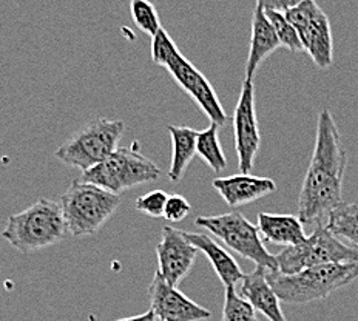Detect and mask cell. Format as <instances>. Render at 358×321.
Masks as SVG:
<instances>
[{
    "instance_id": "cell-25",
    "label": "cell",
    "mask_w": 358,
    "mask_h": 321,
    "mask_svg": "<svg viewBox=\"0 0 358 321\" xmlns=\"http://www.w3.org/2000/svg\"><path fill=\"white\" fill-rule=\"evenodd\" d=\"M170 195H167L164 190H153L148 192L145 195L139 197L136 204V211L144 213L147 216H152V218H164V211H166V204Z\"/></svg>"
},
{
    "instance_id": "cell-4",
    "label": "cell",
    "mask_w": 358,
    "mask_h": 321,
    "mask_svg": "<svg viewBox=\"0 0 358 321\" xmlns=\"http://www.w3.org/2000/svg\"><path fill=\"white\" fill-rule=\"evenodd\" d=\"M66 234L62 208L55 201L41 198L20 213L11 215L2 236L22 253L47 249Z\"/></svg>"
},
{
    "instance_id": "cell-13",
    "label": "cell",
    "mask_w": 358,
    "mask_h": 321,
    "mask_svg": "<svg viewBox=\"0 0 358 321\" xmlns=\"http://www.w3.org/2000/svg\"><path fill=\"white\" fill-rule=\"evenodd\" d=\"M152 311L159 321H204L212 317L210 311L192 301L178 287L169 285L158 273L148 287Z\"/></svg>"
},
{
    "instance_id": "cell-20",
    "label": "cell",
    "mask_w": 358,
    "mask_h": 321,
    "mask_svg": "<svg viewBox=\"0 0 358 321\" xmlns=\"http://www.w3.org/2000/svg\"><path fill=\"white\" fill-rule=\"evenodd\" d=\"M326 227L335 236L345 238L358 249V204L341 203L327 216Z\"/></svg>"
},
{
    "instance_id": "cell-27",
    "label": "cell",
    "mask_w": 358,
    "mask_h": 321,
    "mask_svg": "<svg viewBox=\"0 0 358 321\" xmlns=\"http://www.w3.org/2000/svg\"><path fill=\"white\" fill-rule=\"evenodd\" d=\"M304 0H257V6L264 11H273L286 14L287 11L294 10L295 6L303 3Z\"/></svg>"
},
{
    "instance_id": "cell-19",
    "label": "cell",
    "mask_w": 358,
    "mask_h": 321,
    "mask_svg": "<svg viewBox=\"0 0 358 321\" xmlns=\"http://www.w3.org/2000/svg\"><path fill=\"white\" fill-rule=\"evenodd\" d=\"M167 130L171 138V161L169 179L173 183L181 181L193 156L196 155V130L184 125H169Z\"/></svg>"
},
{
    "instance_id": "cell-18",
    "label": "cell",
    "mask_w": 358,
    "mask_h": 321,
    "mask_svg": "<svg viewBox=\"0 0 358 321\" xmlns=\"http://www.w3.org/2000/svg\"><path fill=\"white\" fill-rule=\"evenodd\" d=\"M257 227L263 240L281 248H292L308 240L303 221L294 215L259 213Z\"/></svg>"
},
{
    "instance_id": "cell-12",
    "label": "cell",
    "mask_w": 358,
    "mask_h": 321,
    "mask_svg": "<svg viewBox=\"0 0 358 321\" xmlns=\"http://www.w3.org/2000/svg\"><path fill=\"white\" fill-rule=\"evenodd\" d=\"M199 250L184 235V230L164 226L161 241L156 245L158 255V273L169 285L178 287L195 263Z\"/></svg>"
},
{
    "instance_id": "cell-22",
    "label": "cell",
    "mask_w": 358,
    "mask_h": 321,
    "mask_svg": "<svg viewBox=\"0 0 358 321\" xmlns=\"http://www.w3.org/2000/svg\"><path fill=\"white\" fill-rule=\"evenodd\" d=\"M130 14L133 24L148 36H156V33L162 28L158 11L150 0H131Z\"/></svg>"
},
{
    "instance_id": "cell-21",
    "label": "cell",
    "mask_w": 358,
    "mask_h": 321,
    "mask_svg": "<svg viewBox=\"0 0 358 321\" xmlns=\"http://www.w3.org/2000/svg\"><path fill=\"white\" fill-rule=\"evenodd\" d=\"M220 125L210 124L206 130L198 133L196 139V155L203 159L215 173H220L227 167V159L224 155L220 138H218Z\"/></svg>"
},
{
    "instance_id": "cell-14",
    "label": "cell",
    "mask_w": 358,
    "mask_h": 321,
    "mask_svg": "<svg viewBox=\"0 0 358 321\" xmlns=\"http://www.w3.org/2000/svg\"><path fill=\"white\" fill-rule=\"evenodd\" d=\"M213 189L230 207H240L253 203L277 190V184L271 178L252 175H234L229 178L213 179Z\"/></svg>"
},
{
    "instance_id": "cell-9",
    "label": "cell",
    "mask_w": 358,
    "mask_h": 321,
    "mask_svg": "<svg viewBox=\"0 0 358 321\" xmlns=\"http://www.w3.org/2000/svg\"><path fill=\"white\" fill-rule=\"evenodd\" d=\"M195 224L198 227L208 230L238 255L250 259L257 267L278 271L277 259L264 248L258 227L253 226L243 213L230 212L216 216H198Z\"/></svg>"
},
{
    "instance_id": "cell-17",
    "label": "cell",
    "mask_w": 358,
    "mask_h": 321,
    "mask_svg": "<svg viewBox=\"0 0 358 321\" xmlns=\"http://www.w3.org/2000/svg\"><path fill=\"white\" fill-rule=\"evenodd\" d=\"M184 235L198 250L204 253L208 261H210L213 271L218 275V278L224 285V287H236L238 283H241V280L244 278V273L240 264L236 263V259L230 255L221 244H218L213 238H210V235L190 232H184Z\"/></svg>"
},
{
    "instance_id": "cell-5",
    "label": "cell",
    "mask_w": 358,
    "mask_h": 321,
    "mask_svg": "<svg viewBox=\"0 0 358 321\" xmlns=\"http://www.w3.org/2000/svg\"><path fill=\"white\" fill-rule=\"evenodd\" d=\"M59 206L62 208L66 234L84 238L99 232L121 206V197L78 179L59 199Z\"/></svg>"
},
{
    "instance_id": "cell-1",
    "label": "cell",
    "mask_w": 358,
    "mask_h": 321,
    "mask_svg": "<svg viewBox=\"0 0 358 321\" xmlns=\"http://www.w3.org/2000/svg\"><path fill=\"white\" fill-rule=\"evenodd\" d=\"M346 159L341 134L326 108L318 115L315 147L298 197V218L303 222H322L343 203Z\"/></svg>"
},
{
    "instance_id": "cell-7",
    "label": "cell",
    "mask_w": 358,
    "mask_h": 321,
    "mask_svg": "<svg viewBox=\"0 0 358 321\" xmlns=\"http://www.w3.org/2000/svg\"><path fill=\"white\" fill-rule=\"evenodd\" d=\"M275 259H277L278 272L292 275L315 266L357 263L358 249L340 241L326 227V224L317 222V227L308 236V240L292 248H285L275 255Z\"/></svg>"
},
{
    "instance_id": "cell-24",
    "label": "cell",
    "mask_w": 358,
    "mask_h": 321,
    "mask_svg": "<svg viewBox=\"0 0 358 321\" xmlns=\"http://www.w3.org/2000/svg\"><path fill=\"white\" fill-rule=\"evenodd\" d=\"M264 13L267 19L271 20L272 27L275 28V33L278 36L281 47H286L287 50L294 51V53H301V51H304L300 34H298L295 27L290 24L285 14L273 13V11H264Z\"/></svg>"
},
{
    "instance_id": "cell-8",
    "label": "cell",
    "mask_w": 358,
    "mask_h": 321,
    "mask_svg": "<svg viewBox=\"0 0 358 321\" xmlns=\"http://www.w3.org/2000/svg\"><path fill=\"white\" fill-rule=\"evenodd\" d=\"M161 169L134 147H119L99 166L82 173V181L92 183L116 195L136 187L139 184L155 183Z\"/></svg>"
},
{
    "instance_id": "cell-26",
    "label": "cell",
    "mask_w": 358,
    "mask_h": 321,
    "mask_svg": "<svg viewBox=\"0 0 358 321\" xmlns=\"http://www.w3.org/2000/svg\"><path fill=\"white\" fill-rule=\"evenodd\" d=\"M192 211L190 203L181 195H170L164 211V218L169 222H179L182 221Z\"/></svg>"
},
{
    "instance_id": "cell-6",
    "label": "cell",
    "mask_w": 358,
    "mask_h": 321,
    "mask_svg": "<svg viewBox=\"0 0 358 321\" xmlns=\"http://www.w3.org/2000/svg\"><path fill=\"white\" fill-rule=\"evenodd\" d=\"M124 131L125 124L122 121L93 119L59 147L55 156L65 166L85 173L117 150Z\"/></svg>"
},
{
    "instance_id": "cell-23",
    "label": "cell",
    "mask_w": 358,
    "mask_h": 321,
    "mask_svg": "<svg viewBox=\"0 0 358 321\" xmlns=\"http://www.w3.org/2000/svg\"><path fill=\"white\" fill-rule=\"evenodd\" d=\"M222 321H258L257 311L252 308L249 301L236 294L235 287L226 289Z\"/></svg>"
},
{
    "instance_id": "cell-16",
    "label": "cell",
    "mask_w": 358,
    "mask_h": 321,
    "mask_svg": "<svg viewBox=\"0 0 358 321\" xmlns=\"http://www.w3.org/2000/svg\"><path fill=\"white\" fill-rule=\"evenodd\" d=\"M280 47L281 42L271 20L267 19L264 10L257 6L252 17V39L248 62H245V79L253 80L259 65Z\"/></svg>"
},
{
    "instance_id": "cell-11",
    "label": "cell",
    "mask_w": 358,
    "mask_h": 321,
    "mask_svg": "<svg viewBox=\"0 0 358 321\" xmlns=\"http://www.w3.org/2000/svg\"><path fill=\"white\" fill-rule=\"evenodd\" d=\"M234 131L235 148L238 153V167H240L243 175H249L261 145L253 80L244 79L243 82L240 99H238L235 107Z\"/></svg>"
},
{
    "instance_id": "cell-28",
    "label": "cell",
    "mask_w": 358,
    "mask_h": 321,
    "mask_svg": "<svg viewBox=\"0 0 358 321\" xmlns=\"http://www.w3.org/2000/svg\"><path fill=\"white\" fill-rule=\"evenodd\" d=\"M116 321H158L156 318L155 312L150 309L145 313H141V315H134V317H129V318H121V320H116Z\"/></svg>"
},
{
    "instance_id": "cell-10",
    "label": "cell",
    "mask_w": 358,
    "mask_h": 321,
    "mask_svg": "<svg viewBox=\"0 0 358 321\" xmlns=\"http://www.w3.org/2000/svg\"><path fill=\"white\" fill-rule=\"evenodd\" d=\"M285 16L295 27L304 51L312 57L318 69H329L334 62L331 22L315 0H304Z\"/></svg>"
},
{
    "instance_id": "cell-2",
    "label": "cell",
    "mask_w": 358,
    "mask_h": 321,
    "mask_svg": "<svg viewBox=\"0 0 358 321\" xmlns=\"http://www.w3.org/2000/svg\"><path fill=\"white\" fill-rule=\"evenodd\" d=\"M152 61L170 73L182 92L190 96L213 124L222 127L227 122L226 111L210 82L181 55L171 36L164 28L152 37Z\"/></svg>"
},
{
    "instance_id": "cell-15",
    "label": "cell",
    "mask_w": 358,
    "mask_h": 321,
    "mask_svg": "<svg viewBox=\"0 0 358 321\" xmlns=\"http://www.w3.org/2000/svg\"><path fill=\"white\" fill-rule=\"evenodd\" d=\"M267 271L268 269L257 267L253 272L244 275L240 295L268 321H287L281 309V300L267 280Z\"/></svg>"
},
{
    "instance_id": "cell-3",
    "label": "cell",
    "mask_w": 358,
    "mask_h": 321,
    "mask_svg": "<svg viewBox=\"0 0 358 321\" xmlns=\"http://www.w3.org/2000/svg\"><path fill=\"white\" fill-rule=\"evenodd\" d=\"M358 278L357 263L323 264L304 269L301 272L285 275L278 271H267V280L281 301L289 304H306L326 300L338 289Z\"/></svg>"
}]
</instances>
